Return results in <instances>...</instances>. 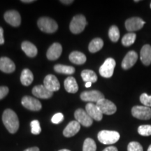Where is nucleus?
<instances>
[{"instance_id":"obj_1","label":"nucleus","mask_w":151,"mask_h":151,"mask_svg":"<svg viewBox=\"0 0 151 151\" xmlns=\"http://www.w3.org/2000/svg\"><path fill=\"white\" fill-rule=\"evenodd\" d=\"M2 121L6 129L11 134H15L17 132L20 123L18 116L14 111L11 109H6L2 115Z\"/></svg>"},{"instance_id":"obj_2","label":"nucleus","mask_w":151,"mask_h":151,"mask_svg":"<svg viewBox=\"0 0 151 151\" xmlns=\"http://www.w3.org/2000/svg\"><path fill=\"white\" fill-rule=\"evenodd\" d=\"M98 140L103 144L110 145L116 143L120 139V134L116 131L101 130L98 133Z\"/></svg>"},{"instance_id":"obj_3","label":"nucleus","mask_w":151,"mask_h":151,"mask_svg":"<svg viewBox=\"0 0 151 151\" xmlns=\"http://www.w3.org/2000/svg\"><path fill=\"white\" fill-rule=\"evenodd\" d=\"M37 24L41 31L48 34L55 32L58 28V23L48 17H42L39 18Z\"/></svg>"},{"instance_id":"obj_4","label":"nucleus","mask_w":151,"mask_h":151,"mask_svg":"<svg viewBox=\"0 0 151 151\" xmlns=\"http://www.w3.org/2000/svg\"><path fill=\"white\" fill-rule=\"evenodd\" d=\"M87 25L86 17L83 15H76L73 17L70 22L69 29L73 34H80L83 31Z\"/></svg>"},{"instance_id":"obj_5","label":"nucleus","mask_w":151,"mask_h":151,"mask_svg":"<svg viewBox=\"0 0 151 151\" xmlns=\"http://www.w3.org/2000/svg\"><path fill=\"white\" fill-rule=\"evenodd\" d=\"M116 65V63L114 59L111 58L106 59L99 68L100 75L104 78H111L113 74Z\"/></svg>"},{"instance_id":"obj_6","label":"nucleus","mask_w":151,"mask_h":151,"mask_svg":"<svg viewBox=\"0 0 151 151\" xmlns=\"http://www.w3.org/2000/svg\"><path fill=\"white\" fill-rule=\"evenodd\" d=\"M132 114L139 120H147L151 118V109L145 106H135L132 109Z\"/></svg>"},{"instance_id":"obj_7","label":"nucleus","mask_w":151,"mask_h":151,"mask_svg":"<svg viewBox=\"0 0 151 151\" xmlns=\"http://www.w3.org/2000/svg\"><path fill=\"white\" fill-rule=\"evenodd\" d=\"M96 104L99 107L103 115H113L117 111V107L115 105V104H113L112 101H109L108 99H105V98L99 100Z\"/></svg>"},{"instance_id":"obj_8","label":"nucleus","mask_w":151,"mask_h":151,"mask_svg":"<svg viewBox=\"0 0 151 151\" xmlns=\"http://www.w3.org/2000/svg\"><path fill=\"white\" fill-rule=\"evenodd\" d=\"M74 117L76 121L84 127H90L93 122V120L90 118L86 111L82 109H78L75 111Z\"/></svg>"},{"instance_id":"obj_9","label":"nucleus","mask_w":151,"mask_h":151,"mask_svg":"<svg viewBox=\"0 0 151 151\" xmlns=\"http://www.w3.org/2000/svg\"><path fill=\"white\" fill-rule=\"evenodd\" d=\"M104 98V94L98 90L84 91L81 94V99L84 101H89L90 103H97L99 100Z\"/></svg>"},{"instance_id":"obj_10","label":"nucleus","mask_w":151,"mask_h":151,"mask_svg":"<svg viewBox=\"0 0 151 151\" xmlns=\"http://www.w3.org/2000/svg\"><path fill=\"white\" fill-rule=\"evenodd\" d=\"M22 105L24 108L29 109L30 111H38L41 109V104L37 99L33 98L29 96H25L22 99Z\"/></svg>"},{"instance_id":"obj_11","label":"nucleus","mask_w":151,"mask_h":151,"mask_svg":"<svg viewBox=\"0 0 151 151\" xmlns=\"http://www.w3.org/2000/svg\"><path fill=\"white\" fill-rule=\"evenodd\" d=\"M4 20L13 27H18L21 23V16L17 11H8L4 14Z\"/></svg>"},{"instance_id":"obj_12","label":"nucleus","mask_w":151,"mask_h":151,"mask_svg":"<svg viewBox=\"0 0 151 151\" xmlns=\"http://www.w3.org/2000/svg\"><path fill=\"white\" fill-rule=\"evenodd\" d=\"M43 86H44L50 92H54L60 90V84L58 79L54 75L49 74L45 77L43 81Z\"/></svg>"},{"instance_id":"obj_13","label":"nucleus","mask_w":151,"mask_h":151,"mask_svg":"<svg viewBox=\"0 0 151 151\" xmlns=\"http://www.w3.org/2000/svg\"><path fill=\"white\" fill-rule=\"evenodd\" d=\"M145 22L142 19L138 17L127 19L125 21V27L127 31L134 32L141 29L144 25Z\"/></svg>"},{"instance_id":"obj_14","label":"nucleus","mask_w":151,"mask_h":151,"mask_svg":"<svg viewBox=\"0 0 151 151\" xmlns=\"http://www.w3.org/2000/svg\"><path fill=\"white\" fill-rule=\"evenodd\" d=\"M86 111L92 120L100 121L103 118V113L96 104L88 103L86 106Z\"/></svg>"},{"instance_id":"obj_15","label":"nucleus","mask_w":151,"mask_h":151,"mask_svg":"<svg viewBox=\"0 0 151 151\" xmlns=\"http://www.w3.org/2000/svg\"><path fill=\"white\" fill-rule=\"evenodd\" d=\"M138 60V55L135 51L131 50L128 52L125 56H124L123 60L122 62V69H129L135 65Z\"/></svg>"},{"instance_id":"obj_16","label":"nucleus","mask_w":151,"mask_h":151,"mask_svg":"<svg viewBox=\"0 0 151 151\" xmlns=\"http://www.w3.org/2000/svg\"><path fill=\"white\" fill-rule=\"evenodd\" d=\"M62 52L61 44L59 43H54L50 46L47 51L46 56L49 60H55L60 58Z\"/></svg>"},{"instance_id":"obj_17","label":"nucleus","mask_w":151,"mask_h":151,"mask_svg":"<svg viewBox=\"0 0 151 151\" xmlns=\"http://www.w3.org/2000/svg\"><path fill=\"white\" fill-rule=\"evenodd\" d=\"M32 94L37 98L41 99H49L52 96L53 92H50L43 85H39L34 87L32 89Z\"/></svg>"},{"instance_id":"obj_18","label":"nucleus","mask_w":151,"mask_h":151,"mask_svg":"<svg viewBox=\"0 0 151 151\" xmlns=\"http://www.w3.org/2000/svg\"><path fill=\"white\" fill-rule=\"evenodd\" d=\"M16 69L14 62L6 57L0 58V70L6 73L14 72Z\"/></svg>"},{"instance_id":"obj_19","label":"nucleus","mask_w":151,"mask_h":151,"mask_svg":"<svg viewBox=\"0 0 151 151\" xmlns=\"http://www.w3.org/2000/svg\"><path fill=\"white\" fill-rule=\"evenodd\" d=\"M81 129V124L76 120L71 121L64 129L63 134L65 137H71L76 134Z\"/></svg>"},{"instance_id":"obj_20","label":"nucleus","mask_w":151,"mask_h":151,"mask_svg":"<svg viewBox=\"0 0 151 151\" xmlns=\"http://www.w3.org/2000/svg\"><path fill=\"white\" fill-rule=\"evenodd\" d=\"M141 60L144 65L148 66L151 64V46L145 45L141 50Z\"/></svg>"},{"instance_id":"obj_21","label":"nucleus","mask_w":151,"mask_h":151,"mask_svg":"<svg viewBox=\"0 0 151 151\" xmlns=\"http://www.w3.org/2000/svg\"><path fill=\"white\" fill-rule=\"evenodd\" d=\"M65 88L66 91L69 93H76L78 90V86L76 79L72 76H69L65 79Z\"/></svg>"},{"instance_id":"obj_22","label":"nucleus","mask_w":151,"mask_h":151,"mask_svg":"<svg viewBox=\"0 0 151 151\" xmlns=\"http://www.w3.org/2000/svg\"><path fill=\"white\" fill-rule=\"evenodd\" d=\"M21 47L24 53L29 58H34L37 55V48L29 41H24L22 43Z\"/></svg>"},{"instance_id":"obj_23","label":"nucleus","mask_w":151,"mask_h":151,"mask_svg":"<svg viewBox=\"0 0 151 151\" xmlns=\"http://www.w3.org/2000/svg\"><path fill=\"white\" fill-rule=\"evenodd\" d=\"M69 60L76 65H83L86 62V56L83 52L73 51L69 55Z\"/></svg>"},{"instance_id":"obj_24","label":"nucleus","mask_w":151,"mask_h":151,"mask_svg":"<svg viewBox=\"0 0 151 151\" xmlns=\"http://www.w3.org/2000/svg\"><path fill=\"white\" fill-rule=\"evenodd\" d=\"M34 76L33 73L29 69H24L22 71L21 76H20V81L21 83L24 86H29L33 82Z\"/></svg>"},{"instance_id":"obj_25","label":"nucleus","mask_w":151,"mask_h":151,"mask_svg":"<svg viewBox=\"0 0 151 151\" xmlns=\"http://www.w3.org/2000/svg\"><path fill=\"white\" fill-rule=\"evenodd\" d=\"M103 46L104 41L102 39H100V38H95L90 43L88 49H89V51L90 52L94 53V52H97L101 50L103 48Z\"/></svg>"},{"instance_id":"obj_26","label":"nucleus","mask_w":151,"mask_h":151,"mask_svg":"<svg viewBox=\"0 0 151 151\" xmlns=\"http://www.w3.org/2000/svg\"><path fill=\"white\" fill-rule=\"evenodd\" d=\"M81 77L83 80L86 83L90 82L94 83L97 81V76L93 71L90 70V69H86L81 72Z\"/></svg>"},{"instance_id":"obj_27","label":"nucleus","mask_w":151,"mask_h":151,"mask_svg":"<svg viewBox=\"0 0 151 151\" xmlns=\"http://www.w3.org/2000/svg\"><path fill=\"white\" fill-rule=\"evenodd\" d=\"M54 70L57 73L71 75L75 72V68L71 67V66L57 65L54 67Z\"/></svg>"},{"instance_id":"obj_28","label":"nucleus","mask_w":151,"mask_h":151,"mask_svg":"<svg viewBox=\"0 0 151 151\" xmlns=\"http://www.w3.org/2000/svg\"><path fill=\"white\" fill-rule=\"evenodd\" d=\"M136 34L134 33H127L122 37V43L124 46H130L134 43L136 40Z\"/></svg>"},{"instance_id":"obj_29","label":"nucleus","mask_w":151,"mask_h":151,"mask_svg":"<svg viewBox=\"0 0 151 151\" xmlns=\"http://www.w3.org/2000/svg\"><path fill=\"white\" fill-rule=\"evenodd\" d=\"M109 37L113 42H117L120 39V31L116 25L111 26L109 31Z\"/></svg>"},{"instance_id":"obj_30","label":"nucleus","mask_w":151,"mask_h":151,"mask_svg":"<svg viewBox=\"0 0 151 151\" xmlns=\"http://www.w3.org/2000/svg\"><path fill=\"white\" fill-rule=\"evenodd\" d=\"M97 146L92 139L88 138L85 140L83 146V151H96Z\"/></svg>"},{"instance_id":"obj_31","label":"nucleus","mask_w":151,"mask_h":151,"mask_svg":"<svg viewBox=\"0 0 151 151\" xmlns=\"http://www.w3.org/2000/svg\"><path fill=\"white\" fill-rule=\"evenodd\" d=\"M139 134L143 137H148L151 135V125L149 124H144V125L139 126L138 128Z\"/></svg>"},{"instance_id":"obj_32","label":"nucleus","mask_w":151,"mask_h":151,"mask_svg":"<svg viewBox=\"0 0 151 151\" xmlns=\"http://www.w3.org/2000/svg\"><path fill=\"white\" fill-rule=\"evenodd\" d=\"M31 132L33 134L38 135L41 133V128L39 124V122L38 120H35L31 122Z\"/></svg>"},{"instance_id":"obj_33","label":"nucleus","mask_w":151,"mask_h":151,"mask_svg":"<svg viewBox=\"0 0 151 151\" xmlns=\"http://www.w3.org/2000/svg\"><path fill=\"white\" fill-rule=\"evenodd\" d=\"M127 151H143V149L140 143L132 141L128 144Z\"/></svg>"},{"instance_id":"obj_34","label":"nucleus","mask_w":151,"mask_h":151,"mask_svg":"<svg viewBox=\"0 0 151 151\" xmlns=\"http://www.w3.org/2000/svg\"><path fill=\"white\" fill-rule=\"evenodd\" d=\"M140 101L145 106L151 107V95H148L146 93H143L140 97Z\"/></svg>"},{"instance_id":"obj_35","label":"nucleus","mask_w":151,"mask_h":151,"mask_svg":"<svg viewBox=\"0 0 151 151\" xmlns=\"http://www.w3.org/2000/svg\"><path fill=\"white\" fill-rule=\"evenodd\" d=\"M64 120V116L61 113H55L53 116L52 117L51 121L54 124H60Z\"/></svg>"},{"instance_id":"obj_36","label":"nucleus","mask_w":151,"mask_h":151,"mask_svg":"<svg viewBox=\"0 0 151 151\" xmlns=\"http://www.w3.org/2000/svg\"><path fill=\"white\" fill-rule=\"evenodd\" d=\"M9 88L6 86H0V100L4 98L9 93Z\"/></svg>"},{"instance_id":"obj_37","label":"nucleus","mask_w":151,"mask_h":151,"mask_svg":"<svg viewBox=\"0 0 151 151\" xmlns=\"http://www.w3.org/2000/svg\"><path fill=\"white\" fill-rule=\"evenodd\" d=\"M4 43V29L1 27H0V45Z\"/></svg>"},{"instance_id":"obj_38","label":"nucleus","mask_w":151,"mask_h":151,"mask_svg":"<svg viewBox=\"0 0 151 151\" xmlns=\"http://www.w3.org/2000/svg\"><path fill=\"white\" fill-rule=\"evenodd\" d=\"M103 151H118V149L114 146H109L106 148Z\"/></svg>"},{"instance_id":"obj_39","label":"nucleus","mask_w":151,"mask_h":151,"mask_svg":"<svg viewBox=\"0 0 151 151\" xmlns=\"http://www.w3.org/2000/svg\"><path fill=\"white\" fill-rule=\"evenodd\" d=\"M24 151H39V148H37V147H32V148L26 149V150Z\"/></svg>"},{"instance_id":"obj_40","label":"nucleus","mask_w":151,"mask_h":151,"mask_svg":"<svg viewBox=\"0 0 151 151\" xmlns=\"http://www.w3.org/2000/svg\"><path fill=\"white\" fill-rule=\"evenodd\" d=\"M60 2L63 3V4H70L73 3V1H72V0H69V1H60Z\"/></svg>"},{"instance_id":"obj_41","label":"nucleus","mask_w":151,"mask_h":151,"mask_svg":"<svg viewBox=\"0 0 151 151\" xmlns=\"http://www.w3.org/2000/svg\"><path fill=\"white\" fill-rule=\"evenodd\" d=\"M22 2H24V3H32V2H34V0H22Z\"/></svg>"},{"instance_id":"obj_42","label":"nucleus","mask_w":151,"mask_h":151,"mask_svg":"<svg viewBox=\"0 0 151 151\" xmlns=\"http://www.w3.org/2000/svg\"><path fill=\"white\" fill-rule=\"evenodd\" d=\"M92 84V83H90V82L86 83V88H90V87H91Z\"/></svg>"},{"instance_id":"obj_43","label":"nucleus","mask_w":151,"mask_h":151,"mask_svg":"<svg viewBox=\"0 0 151 151\" xmlns=\"http://www.w3.org/2000/svg\"><path fill=\"white\" fill-rule=\"evenodd\" d=\"M59 151H71V150H67V149H62V150H60Z\"/></svg>"},{"instance_id":"obj_44","label":"nucleus","mask_w":151,"mask_h":151,"mask_svg":"<svg viewBox=\"0 0 151 151\" xmlns=\"http://www.w3.org/2000/svg\"><path fill=\"white\" fill-rule=\"evenodd\" d=\"M148 151H151V145L150 146L148 147Z\"/></svg>"},{"instance_id":"obj_45","label":"nucleus","mask_w":151,"mask_h":151,"mask_svg":"<svg viewBox=\"0 0 151 151\" xmlns=\"http://www.w3.org/2000/svg\"><path fill=\"white\" fill-rule=\"evenodd\" d=\"M150 8H151V4H150Z\"/></svg>"}]
</instances>
